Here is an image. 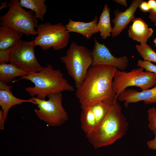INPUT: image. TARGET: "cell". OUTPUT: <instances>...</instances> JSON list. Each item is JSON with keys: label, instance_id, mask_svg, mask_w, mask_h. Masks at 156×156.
<instances>
[{"label": "cell", "instance_id": "5", "mask_svg": "<svg viewBox=\"0 0 156 156\" xmlns=\"http://www.w3.org/2000/svg\"><path fill=\"white\" fill-rule=\"evenodd\" d=\"M9 9L0 17L1 26H7L27 36H37L36 28L39 25L32 10L27 11L20 4L18 0H11Z\"/></svg>", "mask_w": 156, "mask_h": 156}, {"label": "cell", "instance_id": "17", "mask_svg": "<svg viewBox=\"0 0 156 156\" xmlns=\"http://www.w3.org/2000/svg\"><path fill=\"white\" fill-rule=\"evenodd\" d=\"M23 34L7 26L0 27V51L14 46L20 40Z\"/></svg>", "mask_w": 156, "mask_h": 156}, {"label": "cell", "instance_id": "23", "mask_svg": "<svg viewBox=\"0 0 156 156\" xmlns=\"http://www.w3.org/2000/svg\"><path fill=\"white\" fill-rule=\"evenodd\" d=\"M137 66L146 71L156 74V65L151 62L139 59L138 62Z\"/></svg>", "mask_w": 156, "mask_h": 156}, {"label": "cell", "instance_id": "11", "mask_svg": "<svg viewBox=\"0 0 156 156\" xmlns=\"http://www.w3.org/2000/svg\"><path fill=\"white\" fill-rule=\"evenodd\" d=\"M92 56V63L91 66H109L115 67L120 70L124 71L128 66L129 61L126 57H116L114 56L104 44L99 43L95 37Z\"/></svg>", "mask_w": 156, "mask_h": 156}, {"label": "cell", "instance_id": "21", "mask_svg": "<svg viewBox=\"0 0 156 156\" xmlns=\"http://www.w3.org/2000/svg\"><path fill=\"white\" fill-rule=\"evenodd\" d=\"M136 47L144 60L156 63V53L146 43L136 44Z\"/></svg>", "mask_w": 156, "mask_h": 156}, {"label": "cell", "instance_id": "28", "mask_svg": "<svg viewBox=\"0 0 156 156\" xmlns=\"http://www.w3.org/2000/svg\"><path fill=\"white\" fill-rule=\"evenodd\" d=\"M6 118L5 116L3 110H0V129H3L4 128V124Z\"/></svg>", "mask_w": 156, "mask_h": 156}, {"label": "cell", "instance_id": "29", "mask_svg": "<svg viewBox=\"0 0 156 156\" xmlns=\"http://www.w3.org/2000/svg\"><path fill=\"white\" fill-rule=\"evenodd\" d=\"M147 2L151 10L156 7V0H149Z\"/></svg>", "mask_w": 156, "mask_h": 156}, {"label": "cell", "instance_id": "1", "mask_svg": "<svg viewBox=\"0 0 156 156\" xmlns=\"http://www.w3.org/2000/svg\"><path fill=\"white\" fill-rule=\"evenodd\" d=\"M117 69L114 66L103 65L89 68L84 81L76 91L82 109L103 100L117 101L112 82Z\"/></svg>", "mask_w": 156, "mask_h": 156}, {"label": "cell", "instance_id": "2", "mask_svg": "<svg viewBox=\"0 0 156 156\" xmlns=\"http://www.w3.org/2000/svg\"><path fill=\"white\" fill-rule=\"evenodd\" d=\"M128 122L121 112V107L117 101L114 102L108 113L98 127L86 134L89 141L97 148L113 144L126 133Z\"/></svg>", "mask_w": 156, "mask_h": 156}, {"label": "cell", "instance_id": "15", "mask_svg": "<svg viewBox=\"0 0 156 156\" xmlns=\"http://www.w3.org/2000/svg\"><path fill=\"white\" fill-rule=\"evenodd\" d=\"M98 20L96 15L94 16L92 21L88 22L74 21L70 18L68 23L65 26L69 33L75 32L80 34L87 39L89 40L93 35L99 32L97 27Z\"/></svg>", "mask_w": 156, "mask_h": 156}, {"label": "cell", "instance_id": "19", "mask_svg": "<svg viewBox=\"0 0 156 156\" xmlns=\"http://www.w3.org/2000/svg\"><path fill=\"white\" fill-rule=\"evenodd\" d=\"M110 10L107 4H105L97 24L100 35L104 40L111 35L112 28L111 23Z\"/></svg>", "mask_w": 156, "mask_h": 156}, {"label": "cell", "instance_id": "25", "mask_svg": "<svg viewBox=\"0 0 156 156\" xmlns=\"http://www.w3.org/2000/svg\"><path fill=\"white\" fill-rule=\"evenodd\" d=\"M153 132L155 135L154 138L152 140L148 141L146 144L149 149L156 151V131H153Z\"/></svg>", "mask_w": 156, "mask_h": 156}, {"label": "cell", "instance_id": "32", "mask_svg": "<svg viewBox=\"0 0 156 156\" xmlns=\"http://www.w3.org/2000/svg\"><path fill=\"white\" fill-rule=\"evenodd\" d=\"M153 42L156 47V38H155L153 40Z\"/></svg>", "mask_w": 156, "mask_h": 156}, {"label": "cell", "instance_id": "10", "mask_svg": "<svg viewBox=\"0 0 156 156\" xmlns=\"http://www.w3.org/2000/svg\"><path fill=\"white\" fill-rule=\"evenodd\" d=\"M114 102L103 100L82 109L80 118L81 128L86 134L94 130L99 125L110 111Z\"/></svg>", "mask_w": 156, "mask_h": 156}, {"label": "cell", "instance_id": "3", "mask_svg": "<svg viewBox=\"0 0 156 156\" xmlns=\"http://www.w3.org/2000/svg\"><path fill=\"white\" fill-rule=\"evenodd\" d=\"M22 79L29 80L34 84V87H26L25 90L32 97L36 95L37 99L41 100H45L46 96L51 94L75 90L64 77L61 71L54 69L50 64L40 71L30 73L18 80Z\"/></svg>", "mask_w": 156, "mask_h": 156}, {"label": "cell", "instance_id": "26", "mask_svg": "<svg viewBox=\"0 0 156 156\" xmlns=\"http://www.w3.org/2000/svg\"><path fill=\"white\" fill-rule=\"evenodd\" d=\"M139 7L140 10L144 12H149L151 10L147 2L144 1L140 3Z\"/></svg>", "mask_w": 156, "mask_h": 156}, {"label": "cell", "instance_id": "24", "mask_svg": "<svg viewBox=\"0 0 156 156\" xmlns=\"http://www.w3.org/2000/svg\"><path fill=\"white\" fill-rule=\"evenodd\" d=\"M10 48L0 51V64H7L9 62L8 56Z\"/></svg>", "mask_w": 156, "mask_h": 156}, {"label": "cell", "instance_id": "30", "mask_svg": "<svg viewBox=\"0 0 156 156\" xmlns=\"http://www.w3.org/2000/svg\"><path fill=\"white\" fill-rule=\"evenodd\" d=\"M117 3L120 4L124 6L127 7V3L126 0H114Z\"/></svg>", "mask_w": 156, "mask_h": 156}, {"label": "cell", "instance_id": "12", "mask_svg": "<svg viewBox=\"0 0 156 156\" xmlns=\"http://www.w3.org/2000/svg\"><path fill=\"white\" fill-rule=\"evenodd\" d=\"M143 1L132 0L129 7L124 12H120L118 10H114V18L112 19L114 25L111 33L112 37L118 35L129 23L133 21L135 18V13Z\"/></svg>", "mask_w": 156, "mask_h": 156}, {"label": "cell", "instance_id": "31", "mask_svg": "<svg viewBox=\"0 0 156 156\" xmlns=\"http://www.w3.org/2000/svg\"><path fill=\"white\" fill-rule=\"evenodd\" d=\"M8 2L6 1L2 2L1 3V5L0 7V10L5 8H7L8 6Z\"/></svg>", "mask_w": 156, "mask_h": 156}, {"label": "cell", "instance_id": "7", "mask_svg": "<svg viewBox=\"0 0 156 156\" xmlns=\"http://www.w3.org/2000/svg\"><path fill=\"white\" fill-rule=\"evenodd\" d=\"M36 31L35 45L43 50L51 47L54 50H60L67 46L69 42L70 33L61 23L52 24L47 22L39 24Z\"/></svg>", "mask_w": 156, "mask_h": 156}, {"label": "cell", "instance_id": "4", "mask_svg": "<svg viewBox=\"0 0 156 156\" xmlns=\"http://www.w3.org/2000/svg\"><path fill=\"white\" fill-rule=\"evenodd\" d=\"M68 74L74 80L76 88L84 81L92 60V51L74 41L70 44L66 55L60 58Z\"/></svg>", "mask_w": 156, "mask_h": 156}, {"label": "cell", "instance_id": "14", "mask_svg": "<svg viewBox=\"0 0 156 156\" xmlns=\"http://www.w3.org/2000/svg\"><path fill=\"white\" fill-rule=\"evenodd\" d=\"M12 87L0 82V105L6 118L10 109L15 105L26 102L36 104L33 97L28 100H25L15 97L11 90V88Z\"/></svg>", "mask_w": 156, "mask_h": 156}, {"label": "cell", "instance_id": "22", "mask_svg": "<svg viewBox=\"0 0 156 156\" xmlns=\"http://www.w3.org/2000/svg\"><path fill=\"white\" fill-rule=\"evenodd\" d=\"M147 112L148 127L153 131H156V108L154 107H150Z\"/></svg>", "mask_w": 156, "mask_h": 156}, {"label": "cell", "instance_id": "18", "mask_svg": "<svg viewBox=\"0 0 156 156\" xmlns=\"http://www.w3.org/2000/svg\"><path fill=\"white\" fill-rule=\"evenodd\" d=\"M30 73L10 63L0 64V82L3 83L7 84L17 77H21Z\"/></svg>", "mask_w": 156, "mask_h": 156}, {"label": "cell", "instance_id": "16", "mask_svg": "<svg viewBox=\"0 0 156 156\" xmlns=\"http://www.w3.org/2000/svg\"><path fill=\"white\" fill-rule=\"evenodd\" d=\"M128 30L129 38L141 44L146 43L152 35L153 30L149 28L147 23L141 18H135Z\"/></svg>", "mask_w": 156, "mask_h": 156}, {"label": "cell", "instance_id": "6", "mask_svg": "<svg viewBox=\"0 0 156 156\" xmlns=\"http://www.w3.org/2000/svg\"><path fill=\"white\" fill-rule=\"evenodd\" d=\"M141 68L133 69L126 72L117 69L114 74L112 82L113 90L116 98L128 87L135 86L142 91L150 89L156 84V74L144 71Z\"/></svg>", "mask_w": 156, "mask_h": 156}, {"label": "cell", "instance_id": "13", "mask_svg": "<svg viewBox=\"0 0 156 156\" xmlns=\"http://www.w3.org/2000/svg\"><path fill=\"white\" fill-rule=\"evenodd\" d=\"M118 99L123 101L126 107L129 103L141 101L146 104H156V84L152 88L140 92L134 89H126L119 94Z\"/></svg>", "mask_w": 156, "mask_h": 156}, {"label": "cell", "instance_id": "20", "mask_svg": "<svg viewBox=\"0 0 156 156\" xmlns=\"http://www.w3.org/2000/svg\"><path fill=\"white\" fill-rule=\"evenodd\" d=\"M45 0H20L19 3L22 7L31 9L35 12L37 18L44 20L47 6L45 3Z\"/></svg>", "mask_w": 156, "mask_h": 156}, {"label": "cell", "instance_id": "33", "mask_svg": "<svg viewBox=\"0 0 156 156\" xmlns=\"http://www.w3.org/2000/svg\"><path fill=\"white\" fill-rule=\"evenodd\" d=\"M155 156H156L155 155Z\"/></svg>", "mask_w": 156, "mask_h": 156}, {"label": "cell", "instance_id": "27", "mask_svg": "<svg viewBox=\"0 0 156 156\" xmlns=\"http://www.w3.org/2000/svg\"><path fill=\"white\" fill-rule=\"evenodd\" d=\"M149 12V18L154 22V25L156 26V7L151 10Z\"/></svg>", "mask_w": 156, "mask_h": 156}, {"label": "cell", "instance_id": "8", "mask_svg": "<svg viewBox=\"0 0 156 156\" xmlns=\"http://www.w3.org/2000/svg\"><path fill=\"white\" fill-rule=\"evenodd\" d=\"M48 100H42L32 97L38 109H34L36 115L52 126H59L68 119V116L63 108L61 93L49 95Z\"/></svg>", "mask_w": 156, "mask_h": 156}, {"label": "cell", "instance_id": "9", "mask_svg": "<svg viewBox=\"0 0 156 156\" xmlns=\"http://www.w3.org/2000/svg\"><path fill=\"white\" fill-rule=\"evenodd\" d=\"M36 46L34 40H19L10 49L9 62L18 68L30 73L40 71L43 67L39 63L35 56Z\"/></svg>", "mask_w": 156, "mask_h": 156}]
</instances>
